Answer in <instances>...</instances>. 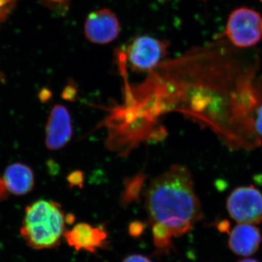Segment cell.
Listing matches in <instances>:
<instances>
[{"label": "cell", "mask_w": 262, "mask_h": 262, "mask_svg": "<svg viewBox=\"0 0 262 262\" xmlns=\"http://www.w3.org/2000/svg\"><path fill=\"white\" fill-rule=\"evenodd\" d=\"M63 237L76 251L94 253L106 246L108 233L102 226L93 227L89 224L79 223L71 230L66 231Z\"/></svg>", "instance_id": "obj_9"}, {"label": "cell", "mask_w": 262, "mask_h": 262, "mask_svg": "<svg viewBox=\"0 0 262 262\" xmlns=\"http://www.w3.org/2000/svg\"><path fill=\"white\" fill-rule=\"evenodd\" d=\"M2 77H3V75H2L1 72H0V80H1Z\"/></svg>", "instance_id": "obj_23"}, {"label": "cell", "mask_w": 262, "mask_h": 262, "mask_svg": "<svg viewBox=\"0 0 262 262\" xmlns=\"http://www.w3.org/2000/svg\"><path fill=\"white\" fill-rule=\"evenodd\" d=\"M168 48L167 41L148 35L139 36L127 46L125 57L133 70L151 72L163 62Z\"/></svg>", "instance_id": "obj_5"}, {"label": "cell", "mask_w": 262, "mask_h": 262, "mask_svg": "<svg viewBox=\"0 0 262 262\" xmlns=\"http://www.w3.org/2000/svg\"><path fill=\"white\" fill-rule=\"evenodd\" d=\"M71 1L72 0H46V3L52 9L63 13L70 9Z\"/></svg>", "instance_id": "obj_14"}, {"label": "cell", "mask_w": 262, "mask_h": 262, "mask_svg": "<svg viewBox=\"0 0 262 262\" xmlns=\"http://www.w3.org/2000/svg\"><path fill=\"white\" fill-rule=\"evenodd\" d=\"M18 0H0V24L8 18Z\"/></svg>", "instance_id": "obj_13"}, {"label": "cell", "mask_w": 262, "mask_h": 262, "mask_svg": "<svg viewBox=\"0 0 262 262\" xmlns=\"http://www.w3.org/2000/svg\"><path fill=\"white\" fill-rule=\"evenodd\" d=\"M3 178L8 192L14 195H25L34 187V173L25 164L15 163L8 165Z\"/></svg>", "instance_id": "obj_11"}, {"label": "cell", "mask_w": 262, "mask_h": 262, "mask_svg": "<svg viewBox=\"0 0 262 262\" xmlns=\"http://www.w3.org/2000/svg\"><path fill=\"white\" fill-rule=\"evenodd\" d=\"M68 182H70L72 187L73 186L81 187L82 183L83 182V175H82V172L74 171L73 173L70 174L68 177Z\"/></svg>", "instance_id": "obj_17"}, {"label": "cell", "mask_w": 262, "mask_h": 262, "mask_svg": "<svg viewBox=\"0 0 262 262\" xmlns=\"http://www.w3.org/2000/svg\"><path fill=\"white\" fill-rule=\"evenodd\" d=\"M152 235L156 251L160 253H168L173 247L172 236L170 231L160 224L152 225Z\"/></svg>", "instance_id": "obj_12"}, {"label": "cell", "mask_w": 262, "mask_h": 262, "mask_svg": "<svg viewBox=\"0 0 262 262\" xmlns=\"http://www.w3.org/2000/svg\"><path fill=\"white\" fill-rule=\"evenodd\" d=\"M84 35L90 42L106 45L113 42L120 32V24L117 15L107 8L92 12L84 22Z\"/></svg>", "instance_id": "obj_7"}, {"label": "cell", "mask_w": 262, "mask_h": 262, "mask_svg": "<svg viewBox=\"0 0 262 262\" xmlns=\"http://www.w3.org/2000/svg\"><path fill=\"white\" fill-rule=\"evenodd\" d=\"M225 35L232 46L248 49L256 46L262 38V16L251 8L242 7L229 15Z\"/></svg>", "instance_id": "obj_4"}, {"label": "cell", "mask_w": 262, "mask_h": 262, "mask_svg": "<svg viewBox=\"0 0 262 262\" xmlns=\"http://www.w3.org/2000/svg\"><path fill=\"white\" fill-rule=\"evenodd\" d=\"M227 208L237 223L257 225L262 221V193L253 185L236 188L227 198Z\"/></svg>", "instance_id": "obj_6"}, {"label": "cell", "mask_w": 262, "mask_h": 262, "mask_svg": "<svg viewBox=\"0 0 262 262\" xmlns=\"http://www.w3.org/2000/svg\"><path fill=\"white\" fill-rule=\"evenodd\" d=\"M74 221H75V216L73 215H66V222H67V223H73Z\"/></svg>", "instance_id": "obj_21"}, {"label": "cell", "mask_w": 262, "mask_h": 262, "mask_svg": "<svg viewBox=\"0 0 262 262\" xmlns=\"http://www.w3.org/2000/svg\"><path fill=\"white\" fill-rule=\"evenodd\" d=\"M261 232L250 224H238L229 232V247L239 256H249L258 251L261 244Z\"/></svg>", "instance_id": "obj_10"}, {"label": "cell", "mask_w": 262, "mask_h": 262, "mask_svg": "<svg viewBox=\"0 0 262 262\" xmlns=\"http://www.w3.org/2000/svg\"><path fill=\"white\" fill-rule=\"evenodd\" d=\"M76 96V89L72 86H67L63 93V97L67 100H72Z\"/></svg>", "instance_id": "obj_19"}, {"label": "cell", "mask_w": 262, "mask_h": 262, "mask_svg": "<svg viewBox=\"0 0 262 262\" xmlns=\"http://www.w3.org/2000/svg\"><path fill=\"white\" fill-rule=\"evenodd\" d=\"M72 136V120L68 110L56 104L52 108L46 129V144L52 151L61 149L68 144Z\"/></svg>", "instance_id": "obj_8"}, {"label": "cell", "mask_w": 262, "mask_h": 262, "mask_svg": "<svg viewBox=\"0 0 262 262\" xmlns=\"http://www.w3.org/2000/svg\"><path fill=\"white\" fill-rule=\"evenodd\" d=\"M65 224L66 215L58 203L39 200L26 208L20 235L34 249L57 247L66 232Z\"/></svg>", "instance_id": "obj_3"}, {"label": "cell", "mask_w": 262, "mask_h": 262, "mask_svg": "<svg viewBox=\"0 0 262 262\" xmlns=\"http://www.w3.org/2000/svg\"><path fill=\"white\" fill-rule=\"evenodd\" d=\"M9 194L3 177H0V201L6 199Z\"/></svg>", "instance_id": "obj_20"}, {"label": "cell", "mask_w": 262, "mask_h": 262, "mask_svg": "<svg viewBox=\"0 0 262 262\" xmlns=\"http://www.w3.org/2000/svg\"><path fill=\"white\" fill-rule=\"evenodd\" d=\"M254 127L258 137L262 140V103L255 112Z\"/></svg>", "instance_id": "obj_16"}, {"label": "cell", "mask_w": 262, "mask_h": 262, "mask_svg": "<svg viewBox=\"0 0 262 262\" xmlns=\"http://www.w3.org/2000/svg\"><path fill=\"white\" fill-rule=\"evenodd\" d=\"M144 229H145V225L142 222L136 221L129 225L128 232L132 237H138L144 232Z\"/></svg>", "instance_id": "obj_15"}, {"label": "cell", "mask_w": 262, "mask_h": 262, "mask_svg": "<svg viewBox=\"0 0 262 262\" xmlns=\"http://www.w3.org/2000/svg\"><path fill=\"white\" fill-rule=\"evenodd\" d=\"M260 58L221 37L161 63L150 73V89L170 95L169 110L208 127L232 149L261 145L254 127L262 103Z\"/></svg>", "instance_id": "obj_1"}, {"label": "cell", "mask_w": 262, "mask_h": 262, "mask_svg": "<svg viewBox=\"0 0 262 262\" xmlns=\"http://www.w3.org/2000/svg\"><path fill=\"white\" fill-rule=\"evenodd\" d=\"M238 262H259L257 260L253 258H244V259L239 260Z\"/></svg>", "instance_id": "obj_22"}, {"label": "cell", "mask_w": 262, "mask_h": 262, "mask_svg": "<svg viewBox=\"0 0 262 262\" xmlns=\"http://www.w3.org/2000/svg\"><path fill=\"white\" fill-rule=\"evenodd\" d=\"M122 262H152L149 258L141 254H134L127 256Z\"/></svg>", "instance_id": "obj_18"}, {"label": "cell", "mask_w": 262, "mask_h": 262, "mask_svg": "<svg viewBox=\"0 0 262 262\" xmlns=\"http://www.w3.org/2000/svg\"><path fill=\"white\" fill-rule=\"evenodd\" d=\"M149 223L160 224L179 237L192 230L203 216L187 167L173 165L151 182L145 196Z\"/></svg>", "instance_id": "obj_2"}]
</instances>
